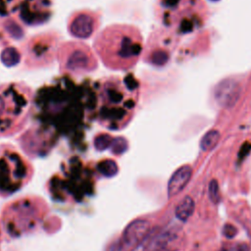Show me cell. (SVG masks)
Listing matches in <instances>:
<instances>
[{
	"label": "cell",
	"instance_id": "1",
	"mask_svg": "<svg viewBox=\"0 0 251 251\" xmlns=\"http://www.w3.org/2000/svg\"><path fill=\"white\" fill-rule=\"evenodd\" d=\"M96 101L95 82L61 75L34 92L32 126L44 134L83 131L95 121Z\"/></svg>",
	"mask_w": 251,
	"mask_h": 251
},
{
	"label": "cell",
	"instance_id": "2",
	"mask_svg": "<svg viewBox=\"0 0 251 251\" xmlns=\"http://www.w3.org/2000/svg\"><path fill=\"white\" fill-rule=\"evenodd\" d=\"M95 121L110 130H121L132 120L139 92L133 74L110 75L95 81Z\"/></svg>",
	"mask_w": 251,
	"mask_h": 251
},
{
	"label": "cell",
	"instance_id": "3",
	"mask_svg": "<svg viewBox=\"0 0 251 251\" xmlns=\"http://www.w3.org/2000/svg\"><path fill=\"white\" fill-rule=\"evenodd\" d=\"M93 49L106 68L126 72L137 62L142 51V39L135 26L113 24L96 34Z\"/></svg>",
	"mask_w": 251,
	"mask_h": 251
},
{
	"label": "cell",
	"instance_id": "4",
	"mask_svg": "<svg viewBox=\"0 0 251 251\" xmlns=\"http://www.w3.org/2000/svg\"><path fill=\"white\" fill-rule=\"evenodd\" d=\"M34 91L23 81L0 84V135L20 131L31 117Z\"/></svg>",
	"mask_w": 251,
	"mask_h": 251
},
{
	"label": "cell",
	"instance_id": "5",
	"mask_svg": "<svg viewBox=\"0 0 251 251\" xmlns=\"http://www.w3.org/2000/svg\"><path fill=\"white\" fill-rule=\"evenodd\" d=\"M60 75L78 77L94 72L98 60L92 49L81 41H67L59 45L57 52Z\"/></svg>",
	"mask_w": 251,
	"mask_h": 251
},
{
	"label": "cell",
	"instance_id": "6",
	"mask_svg": "<svg viewBox=\"0 0 251 251\" xmlns=\"http://www.w3.org/2000/svg\"><path fill=\"white\" fill-rule=\"evenodd\" d=\"M60 34L49 30L34 34L26 39L22 46L24 66L28 70L47 68L57 59L60 45Z\"/></svg>",
	"mask_w": 251,
	"mask_h": 251
},
{
	"label": "cell",
	"instance_id": "7",
	"mask_svg": "<svg viewBox=\"0 0 251 251\" xmlns=\"http://www.w3.org/2000/svg\"><path fill=\"white\" fill-rule=\"evenodd\" d=\"M101 25V13L89 9L73 12L67 22L69 33L77 39H88L95 35Z\"/></svg>",
	"mask_w": 251,
	"mask_h": 251
},
{
	"label": "cell",
	"instance_id": "8",
	"mask_svg": "<svg viewBox=\"0 0 251 251\" xmlns=\"http://www.w3.org/2000/svg\"><path fill=\"white\" fill-rule=\"evenodd\" d=\"M52 16V0H23L15 17L26 25L45 24Z\"/></svg>",
	"mask_w": 251,
	"mask_h": 251
},
{
	"label": "cell",
	"instance_id": "9",
	"mask_svg": "<svg viewBox=\"0 0 251 251\" xmlns=\"http://www.w3.org/2000/svg\"><path fill=\"white\" fill-rule=\"evenodd\" d=\"M240 92V86L235 80L225 79L215 87L214 96L221 107L230 108L238 101Z\"/></svg>",
	"mask_w": 251,
	"mask_h": 251
},
{
	"label": "cell",
	"instance_id": "10",
	"mask_svg": "<svg viewBox=\"0 0 251 251\" xmlns=\"http://www.w3.org/2000/svg\"><path fill=\"white\" fill-rule=\"evenodd\" d=\"M24 35V25L15 16L0 18V46L12 45V42L22 39Z\"/></svg>",
	"mask_w": 251,
	"mask_h": 251
},
{
	"label": "cell",
	"instance_id": "11",
	"mask_svg": "<svg viewBox=\"0 0 251 251\" xmlns=\"http://www.w3.org/2000/svg\"><path fill=\"white\" fill-rule=\"evenodd\" d=\"M150 229V223L146 220H134L123 232V243L126 246H136L143 242Z\"/></svg>",
	"mask_w": 251,
	"mask_h": 251
},
{
	"label": "cell",
	"instance_id": "12",
	"mask_svg": "<svg viewBox=\"0 0 251 251\" xmlns=\"http://www.w3.org/2000/svg\"><path fill=\"white\" fill-rule=\"evenodd\" d=\"M192 176V169L188 165L178 168L171 176L168 182V195L174 197L178 194L188 183Z\"/></svg>",
	"mask_w": 251,
	"mask_h": 251
},
{
	"label": "cell",
	"instance_id": "13",
	"mask_svg": "<svg viewBox=\"0 0 251 251\" xmlns=\"http://www.w3.org/2000/svg\"><path fill=\"white\" fill-rule=\"evenodd\" d=\"M0 59L2 64L7 68L16 67L22 61L23 53L22 50L15 45H8L2 49L0 53Z\"/></svg>",
	"mask_w": 251,
	"mask_h": 251
},
{
	"label": "cell",
	"instance_id": "14",
	"mask_svg": "<svg viewBox=\"0 0 251 251\" xmlns=\"http://www.w3.org/2000/svg\"><path fill=\"white\" fill-rule=\"evenodd\" d=\"M194 206H195L194 201L191 197L189 196L184 197L176 208V218L182 222L187 221L190 218V216L193 214Z\"/></svg>",
	"mask_w": 251,
	"mask_h": 251
},
{
	"label": "cell",
	"instance_id": "15",
	"mask_svg": "<svg viewBox=\"0 0 251 251\" xmlns=\"http://www.w3.org/2000/svg\"><path fill=\"white\" fill-rule=\"evenodd\" d=\"M172 234L168 231L161 232L160 234L156 235L149 244L146 245L145 251H164L168 246L169 242L172 240Z\"/></svg>",
	"mask_w": 251,
	"mask_h": 251
},
{
	"label": "cell",
	"instance_id": "16",
	"mask_svg": "<svg viewBox=\"0 0 251 251\" xmlns=\"http://www.w3.org/2000/svg\"><path fill=\"white\" fill-rule=\"evenodd\" d=\"M23 0H0V18L15 16Z\"/></svg>",
	"mask_w": 251,
	"mask_h": 251
},
{
	"label": "cell",
	"instance_id": "17",
	"mask_svg": "<svg viewBox=\"0 0 251 251\" xmlns=\"http://www.w3.org/2000/svg\"><path fill=\"white\" fill-rule=\"evenodd\" d=\"M220 140V132L217 129L207 131L200 140V148L204 151L212 150Z\"/></svg>",
	"mask_w": 251,
	"mask_h": 251
},
{
	"label": "cell",
	"instance_id": "18",
	"mask_svg": "<svg viewBox=\"0 0 251 251\" xmlns=\"http://www.w3.org/2000/svg\"><path fill=\"white\" fill-rule=\"evenodd\" d=\"M114 139H115V136L111 135L110 133L100 131L94 135L93 144H94L95 149H97L99 151H103L105 149L112 147Z\"/></svg>",
	"mask_w": 251,
	"mask_h": 251
},
{
	"label": "cell",
	"instance_id": "19",
	"mask_svg": "<svg viewBox=\"0 0 251 251\" xmlns=\"http://www.w3.org/2000/svg\"><path fill=\"white\" fill-rule=\"evenodd\" d=\"M100 172L108 176H114L118 171V166L113 160H105L101 162L98 166Z\"/></svg>",
	"mask_w": 251,
	"mask_h": 251
},
{
	"label": "cell",
	"instance_id": "20",
	"mask_svg": "<svg viewBox=\"0 0 251 251\" xmlns=\"http://www.w3.org/2000/svg\"><path fill=\"white\" fill-rule=\"evenodd\" d=\"M209 197H210L211 201L215 204L219 203V201L221 199L219 184L216 179H212L209 183Z\"/></svg>",
	"mask_w": 251,
	"mask_h": 251
},
{
	"label": "cell",
	"instance_id": "21",
	"mask_svg": "<svg viewBox=\"0 0 251 251\" xmlns=\"http://www.w3.org/2000/svg\"><path fill=\"white\" fill-rule=\"evenodd\" d=\"M237 232V229L234 226L230 225V224H226L223 227V234L226 237V238H232L235 236Z\"/></svg>",
	"mask_w": 251,
	"mask_h": 251
},
{
	"label": "cell",
	"instance_id": "22",
	"mask_svg": "<svg viewBox=\"0 0 251 251\" xmlns=\"http://www.w3.org/2000/svg\"><path fill=\"white\" fill-rule=\"evenodd\" d=\"M145 248H146V245L144 244V242H141L140 244L136 245L131 251H145Z\"/></svg>",
	"mask_w": 251,
	"mask_h": 251
},
{
	"label": "cell",
	"instance_id": "23",
	"mask_svg": "<svg viewBox=\"0 0 251 251\" xmlns=\"http://www.w3.org/2000/svg\"><path fill=\"white\" fill-rule=\"evenodd\" d=\"M237 251H249V246L246 244H240L237 247Z\"/></svg>",
	"mask_w": 251,
	"mask_h": 251
},
{
	"label": "cell",
	"instance_id": "24",
	"mask_svg": "<svg viewBox=\"0 0 251 251\" xmlns=\"http://www.w3.org/2000/svg\"><path fill=\"white\" fill-rule=\"evenodd\" d=\"M219 251H230L228 248H222L221 250H219Z\"/></svg>",
	"mask_w": 251,
	"mask_h": 251
}]
</instances>
